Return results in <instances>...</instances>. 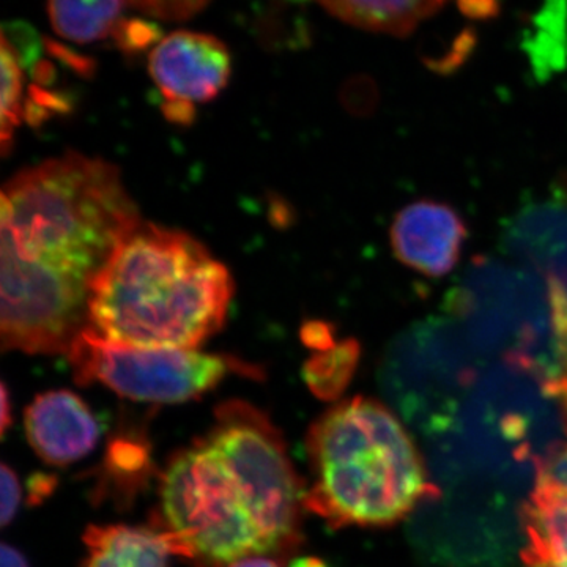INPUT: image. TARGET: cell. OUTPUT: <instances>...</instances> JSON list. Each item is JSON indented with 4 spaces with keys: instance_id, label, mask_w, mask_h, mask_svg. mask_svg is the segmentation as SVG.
<instances>
[{
    "instance_id": "6da1fadb",
    "label": "cell",
    "mask_w": 567,
    "mask_h": 567,
    "mask_svg": "<svg viewBox=\"0 0 567 567\" xmlns=\"http://www.w3.org/2000/svg\"><path fill=\"white\" fill-rule=\"evenodd\" d=\"M2 349L69 353L93 282L141 226L114 164L70 152L2 188Z\"/></svg>"
},
{
    "instance_id": "7a4b0ae2",
    "label": "cell",
    "mask_w": 567,
    "mask_h": 567,
    "mask_svg": "<svg viewBox=\"0 0 567 567\" xmlns=\"http://www.w3.org/2000/svg\"><path fill=\"white\" fill-rule=\"evenodd\" d=\"M305 495L281 431L257 406L229 401L167 462L152 524L173 535L194 567L282 558L303 543Z\"/></svg>"
},
{
    "instance_id": "3957f363",
    "label": "cell",
    "mask_w": 567,
    "mask_h": 567,
    "mask_svg": "<svg viewBox=\"0 0 567 567\" xmlns=\"http://www.w3.org/2000/svg\"><path fill=\"white\" fill-rule=\"evenodd\" d=\"M233 297V276L200 241L141 223L93 282L87 328L115 344L197 349Z\"/></svg>"
},
{
    "instance_id": "277c9868",
    "label": "cell",
    "mask_w": 567,
    "mask_h": 567,
    "mask_svg": "<svg viewBox=\"0 0 567 567\" xmlns=\"http://www.w3.org/2000/svg\"><path fill=\"white\" fill-rule=\"evenodd\" d=\"M312 481L305 507L331 528L391 527L439 487L398 416L371 398L328 409L306 439Z\"/></svg>"
},
{
    "instance_id": "5b68a950",
    "label": "cell",
    "mask_w": 567,
    "mask_h": 567,
    "mask_svg": "<svg viewBox=\"0 0 567 567\" xmlns=\"http://www.w3.org/2000/svg\"><path fill=\"white\" fill-rule=\"evenodd\" d=\"M66 354L80 385L102 383L121 398L145 404L194 401L230 374L264 377L259 365L229 354L115 344L89 328L74 339Z\"/></svg>"
},
{
    "instance_id": "8992f818",
    "label": "cell",
    "mask_w": 567,
    "mask_h": 567,
    "mask_svg": "<svg viewBox=\"0 0 567 567\" xmlns=\"http://www.w3.org/2000/svg\"><path fill=\"white\" fill-rule=\"evenodd\" d=\"M148 69L163 95L164 115L189 125L194 106L212 102L229 82L230 55L215 37L181 31L153 48Z\"/></svg>"
},
{
    "instance_id": "52a82bcc",
    "label": "cell",
    "mask_w": 567,
    "mask_h": 567,
    "mask_svg": "<svg viewBox=\"0 0 567 567\" xmlns=\"http://www.w3.org/2000/svg\"><path fill=\"white\" fill-rule=\"evenodd\" d=\"M466 240V226L453 207L434 200L406 205L391 224V248L406 267L442 278L456 267Z\"/></svg>"
},
{
    "instance_id": "ba28073f",
    "label": "cell",
    "mask_w": 567,
    "mask_h": 567,
    "mask_svg": "<svg viewBox=\"0 0 567 567\" xmlns=\"http://www.w3.org/2000/svg\"><path fill=\"white\" fill-rule=\"evenodd\" d=\"M25 436L44 464L69 466L99 445L102 425L91 406L69 390L39 394L25 410Z\"/></svg>"
},
{
    "instance_id": "9c48e42d",
    "label": "cell",
    "mask_w": 567,
    "mask_h": 567,
    "mask_svg": "<svg viewBox=\"0 0 567 567\" xmlns=\"http://www.w3.org/2000/svg\"><path fill=\"white\" fill-rule=\"evenodd\" d=\"M522 528L527 539L522 558L567 559V443L537 466Z\"/></svg>"
},
{
    "instance_id": "30bf717a",
    "label": "cell",
    "mask_w": 567,
    "mask_h": 567,
    "mask_svg": "<svg viewBox=\"0 0 567 567\" xmlns=\"http://www.w3.org/2000/svg\"><path fill=\"white\" fill-rule=\"evenodd\" d=\"M82 567H169L173 555L181 557L177 543L166 529L132 525H91L85 529Z\"/></svg>"
},
{
    "instance_id": "8fae6325",
    "label": "cell",
    "mask_w": 567,
    "mask_h": 567,
    "mask_svg": "<svg viewBox=\"0 0 567 567\" xmlns=\"http://www.w3.org/2000/svg\"><path fill=\"white\" fill-rule=\"evenodd\" d=\"M339 20L368 31L406 35L445 0H316Z\"/></svg>"
},
{
    "instance_id": "7c38bea8",
    "label": "cell",
    "mask_w": 567,
    "mask_h": 567,
    "mask_svg": "<svg viewBox=\"0 0 567 567\" xmlns=\"http://www.w3.org/2000/svg\"><path fill=\"white\" fill-rule=\"evenodd\" d=\"M128 0H48L54 31L76 43H93L114 35Z\"/></svg>"
},
{
    "instance_id": "4fadbf2b",
    "label": "cell",
    "mask_w": 567,
    "mask_h": 567,
    "mask_svg": "<svg viewBox=\"0 0 567 567\" xmlns=\"http://www.w3.org/2000/svg\"><path fill=\"white\" fill-rule=\"evenodd\" d=\"M360 354V344L354 339H346L328 349L319 350L306 361V385L316 398L327 402L336 401L352 382Z\"/></svg>"
},
{
    "instance_id": "5bb4252c",
    "label": "cell",
    "mask_w": 567,
    "mask_h": 567,
    "mask_svg": "<svg viewBox=\"0 0 567 567\" xmlns=\"http://www.w3.org/2000/svg\"><path fill=\"white\" fill-rule=\"evenodd\" d=\"M24 73L22 65L2 37V153L13 147V137L25 118Z\"/></svg>"
},
{
    "instance_id": "9a60e30c",
    "label": "cell",
    "mask_w": 567,
    "mask_h": 567,
    "mask_svg": "<svg viewBox=\"0 0 567 567\" xmlns=\"http://www.w3.org/2000/svg\"><path fill=\"white\" fill-rule=\"evenodd\" d=\"M128 2L159 20L182 21L188 20L197 11L203 10L208 0H128Z\"/></svg>"
},
{
    "instance_id": "2e32d148",
    "label": "cell",
    "mask_w": 567,
    "mask_h": 567,
    "mask_svg": "<svg viewBox=\"0 0 567 567\" xmlns=\"http://www.w3.org/2000/svg\"><path fill=\"white\" fill-rule=\"evenodd\" d=\"M0 491H2L0 520H2V527H9L20 509L22 491L20 477L7 464L0 468Z\"/></svg>"
},
{
    "instance_id": "e0dca14e",
    "label": "cell",
    "mask_w": 567,
    "mask_h": 567,
    "mask_svg": "<svg viewBox=\"0 0 567 567\" xmlns=\"http://www.w3.org/2000/svg\"><path fill=\"white\" fill-rule=\"evenodd\" d=\"M158 37V29L144 21L122 22L115 32L118 47L125 51H141L151 47Z\"/></svg>"
},
{
    "instance_id": "ac0fdd59",
    "label": "cell",
    "mask_w": 567,
    "mask_h": 567,
    "mask_svg": "<svg viewBox=\"0 0 567 567\" xmlns=\"http://www.w3.org/2000/svg\"><path fill=\"white\" fill-rule=\"evenodd\" d=\"M301 338H303L305 344L311 347L316 352L336 344L334 328L324 322L306 323L301 331Z\"/></svg>"
},
{
    "instance_id": "d6986e66",
    "label": "cell",
    "mask_w": 567,
    "mask_h": 567,
    "mask_svg": "<svg viewBox=\"0 0 567 567\" xmlns=\"http://www.w3.org/2000/svg\"><path fill=\"white\" fill-rule=\"evenodd\" d=\"M55 484H58V480L54 476L44 475V473L32 476L29 481V499L32 505L43 503L54 492Z\"/></svg>"
},
{
    "instance_id": "ffe728a7",
    "label": "cell",
    "mask_w": 567,
    "mask_h": 567,
    "mask_svg": "<svg viewBox=\"0 0 567 567\" xmlns=\"http://www.w3.org/2000/svg\"><path fill=\"white\" fill-rule=\"evenodd\" d=\"M458 7L470 17L486 18L496 13V0H457Z\"/></svg>"
},
{
    "instance_id": "44dd1931",
    "label": "cell",
    "mask_w": 567,
    "mask_h": 567,
    "mask_svg": "<svg viewBox=\"0 0 567 567\" xmlns=\"http://www.w3.org/2000/svg\"><path fill=\"white\" fill-rule=\"evenodd\" d=\"M0 565L2 567H31L20 550L7 543L0 547Z\"/></svg>"
},
{
    "instance_id": "7402d4cb",
    "label": "cell",
    "mask_w": 567,
    "mask_h": 567,
    "mask_svg": "<svg viewBox=\"0 0 567 567\" xmlns=\"http://www.w3.org/2000/svg\"><path fill=\"white\" fill-rule=\"evenodd\" d=\"M227 567H281L279 565L278 559L271 557H248L244 559H238V561L233 563Z\"/></svg>"
},
{
    "instance_id": "603a6c76",
    "label": "cell",
    "mask_w": 567,
    "mask_h": 567,
    "mask_svg": "<svg viewBox=\"0 0 567 567\" xmlns=\"http://www.w3.org/2000/svg\"><path fill=\"white\" fill-rule=\"evenodd\" d=\"M525 567H567V559L522 558Z\"/></svg>"
},
{
    "instance_id": "cb8c5ba5",
    "label": "cell",
    "mask_w": 567,
    "mask_h": 567,
    "mask_svg": "<svg viewBox=\"0 0 567 567\" xmlns=\"http://www.w3.org/2000/svg\"><path fill=\"white\" fill-rule=\"evenodd\" d=\"M11 423L10 415V401H9V390L7 386H2V424H0V429H2V434H6L7 429Z\"/></svg>"
},
{
    "instance_id": "d4e9b609",
    "label": "cell",
    "mask_w": 567,
    "mask_h": 567,
    "mask_svg": "<svg viewBox=\"0 0 567 567\" xmlns=\"http://www.w3.org/2000/svg\"><path fill=\"white\" fill-rule=\"evenodd\" d=\"M289 567H330L323 559L317 557H298L289 563Z\"/></svg>"
}]
</instances>
